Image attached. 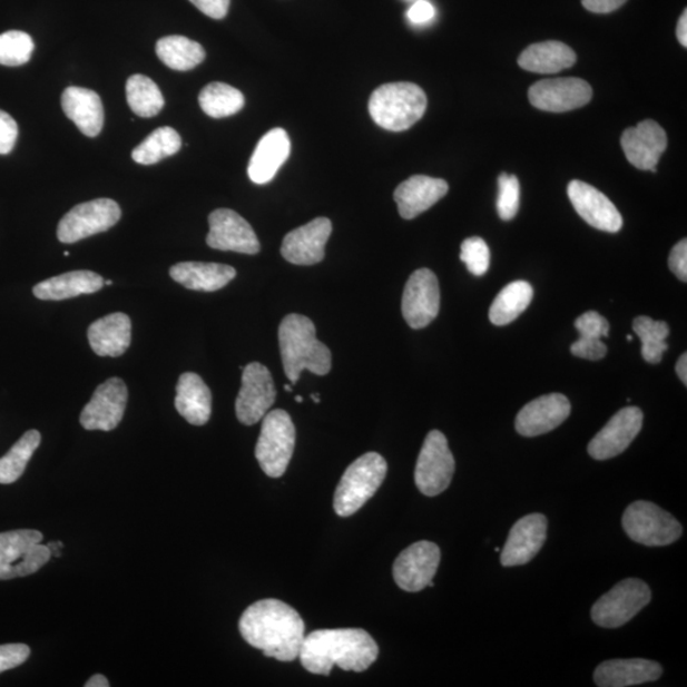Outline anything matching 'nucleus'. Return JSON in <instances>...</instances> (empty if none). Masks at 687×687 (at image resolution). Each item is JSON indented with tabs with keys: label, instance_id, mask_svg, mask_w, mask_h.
Listing matches in <instances>:
<instances>
[{
	"label": "nucleus",
	"instance_id": "obj_26",
	"mask_svg": "<svg viewBox=\"0 0 687 687\" xmlns=\"http://www.w3.org/2000/svg\"><path fill=\"white\" fill-rule=\"evenodd\" d=\"M663 666L649 659H610L596 668L593 680L600 687H627L659 679Z\"/></svg>",
	"mask_w": 687,
	"mask_h": 687
},
{
	"label": "nucleus",
	"instance_id": "obj_35",
	"mask_svg": "<svg viewBox=\"0 0 687 687\" xmlns=\"http://www.w3.org/2000/svg\"><path fill=\"white\" fill-rule=\"evenodd\" d=\"M202 110L214 119L228 118L243 110L245 96L235 87L214 82L203 88L199 95Z\"/></svg>",
	"mask_w": 687,
	"mask_h": 687
},
{
	"label": "nucleus",
	"instance_id": "obj_19",
	"mask_svg": "<svg viewBox=\"0 0 687 687\" xmlns=\"http://www.w3.org/2000/svg\"><path fill=\"white\" fill-rule=\"evenodd\" d=\"M333 225L328 218L320 217L307 225L293 229L284 237L281 253L291 264L310 266L324 261L325 247L332 236Z\"/></svg>",
	"mask_w": 687,
	"mask_h": 687
},
{
	"label": "nucleus",
	"instance_id": "obj_40",
	"mask_svg": "<svg viewBox=\"0 0 687 687\" xmlns=\"http://www.w3.org/2000/svg\"><path fill=\"white\" fill-rule=\"evenodd\" d=\"M35 43L29 33L8 31L0 35V66L20 67L31 59Z\"/></svg>",
	"mask_w": 687,
	"mask_h": 687
},
{
	"label": "nucleus",
	"instance_id": "obj_51",
	"mask_svg": "<svg viewBox=\"0 0 687 687\" xmlns=\"http://www.w3.org/2000/svg\"><path fill=\"white\" fill-rule=\"evenodd\" d=\"M677 39H679L680 43L684 48L687 47V12L684 11L680 17L679 23H677Z\"/></svg>",
	"mask_w": 687,
	"mask_h": 687
},
{
	"label": "nucleus",
	"instance_id": "obj_4",
	"mask_svg": "<svg viewBox=\"0 0 687 687\" xmlns=\"http://www.w3.org/2000/svg\"><path fill=\"white\" fill-rule=\"evenodd\" d=\"M426 95L414 84L383 85L371 95L369 110L379 127L390 131H404L423 118Z\"/></svg>",
	"mask_w": 687,
	"mask_h": 687
},
{
	"label": "nucleus",
	"instance_id": "obj_52",
	"mask_svg": "<svg viewBox=\"0 0 687 687\" xmlns=\"http://www.w3.org/2000/svg\"><path fill=\"white\" fill-rule=\"evenodd\" d=\"M676 372L677 374H679L680 380L683 381L684 385L686 386L687 383V355L686 353H684L679 361H677L676 363Z\"/></svg>",
	"mask_w": 687,
	"mask_h": 687
},
{
	"label": "nucleus",
	"instance_id": "obj_45",
	"mask_svg": "<svg viewBox=\"0 0 687 687\" xmlns=\"http://www.w3.org/2000/svg\"><path fill=\"white\" fill-rule=\"evenodd\" d=\"M570 352L578 359L588 361H600L605 359L608 353V346L602 341H593V338L579 337L572 346Z\"/></svg>",
	"mask_w": 687,
	"mask_h": 687
},
{
	"label": "nucleus",
	"instance_id": "obj_13",
	"mask_svg": "<svg viewBox=\"0 0 687 687\" xmlns=\"http://www.w3.org/2000/svg\"><path fill=\"white\" fill-rule=\"evenodd\" d=\"M403 316L408 325L419 330L431 325L441 308L440 283L430 269H419L410 276L403 294Z\"/></svg>",
	"mask_w": 687,
	"mask_h": 687
},
{
	"label": "nucleus",
	"instance_id": "obj_10",
	"mask_svg": "<svg viewBox=\"0 0 687 687\" xmlns=\"http://www.w3.org/2000/svg\"><path fill=\"white\" fill-rule=\"evenodd\" d=\"M454 469L457 463L445 435L440 431L428 433L415 467L418 489L426 497L440 495L450 487Z\"/></svg>",
	"mask_w": 687,
	"mask_h": 687
},
{
	"label": "nucleus",
	"instance_id": "obj_38",
	"mask_svg": "<svg viewBox=\"0 0 687 687\" xmlns=\"http://www.w3.org/2000/svg\"><path fill=\"white\" fill-rule=\"evenodd\" d=\"M41 443V434L38 431L26 432L20 441L0 459V484H12L20 479L26 470L27 463L32 458Z\"/></svg>",
	"mask_w": 687,
	"mask_h": 687
},
{
	"label": "nucleus",
	"instance_id": "obj_59",
	"mask_svg": "<svg viewBox=\"0 0 687 687\" xmlns=\"http://www.w3.org/2000/svg\"><path fill=\"white\" fill-rule=\"evenodd\" d=\"M627 338H628V342L632 341V336L631 335H628Z\"/></svg>",
	"mask_w": 687,
	"mask_h": 687
},
{
	"label": "nucleus",
	"instance_id": "obj_27",
	"mask_svg": "<svg viewBox=\"0 0 687 687\" xmlns=\"http://www.w3.org/2000/svg\"><path fill=\"white\" fill-rule=\"evenodd\" d=\"M62 111L89 138L97 137L104 128L105 112L100 96L92 89L68 87L61 96Z\"/></svg>",
	"mask_w": 687,
	"mask_h": 687
},
{
	"label": "nucleus",
	"instance_id": "obj_23",
	"mask_svg": "<svg viewBox=\"0 0 687 687\" xmlns=\"http://www.w3.org/2000/svg\"><path fill=\"white\" fill-rule=\"evenodd\" d=\"M572 412L569 400L561 394L534 399L516 418V431L523 436H538L554 431Z\"/></svg>",
	"mask_w": 687,
	"mask_h": 687
},
{
	"label": "nucleus",
	"instance_id": "obj_15",
	"mask_svg": "<svg viewBox=\"0 0 687 687\" xmlns=\"http://www.w3.org/2000/svg\"><path fill=\"white\" fill-rule=\"evenodd\" d=\"M441 563V550L431 541H419L395 560L394 579L401 590L421 592L433 581Z\"/></svg>",
	"mask_w": 687,
	"mask_h": 687
},
{
	"label": "nucleus",
	"instance_id": "obj_42",
	"mask_svg": "<svg viewBox=\"0 0 687 687\" xmlns=\"http://www.w3.org/2000/svg\"><path fill=\"white\" fill-rule=\"evenodd\" d=\"M460 258L475 276L484 275L490 267V249L483 238L470 237L461 245Z\"/></svg>",
	"mask_w": 687,
	"mask_h": 687
},
{
	"label": "nucleus",
	"instance_id": "obj_36",
	"mask_svg": "<svg viewBox=\"0 0 687 687\" xmlns=\"http://www.w3.org/2000/svg\"><path fill=\"white\" fill-rule=\"evenodd\" d=\"M181 149V137L174 128L163 127L134 148L131 157L139 165L150 166L166 157L174 156Z\"/></svg>",
	"mask_w": 687,
	"mask_h": 687
},
{
	"label": "nucleus",
	"instance_id": "obj_12",
	"mask_svg": "<svg viewBox=\"0 0 687 687\" xmlns=\"http://www.w3.org/2000/svg\"><path fill=\"white\" fill-rule=\"evenodd\" d=\"M276 399L272 373L262 363H249L244 369L243 386L236 400V415L241 423L254 425L269 412Z\"/></svg>",
	"mask_w": 687,
	"mask_h": 687
},
{
	"label": "nucleus",
	"instance_id": "obj_20",
	"mask_svg": "<svg viewBox=\"0 0 687 687\" xmlns=\"http://www.w3.org/2000/svg\"><path fill=\"white\" fill-rule=\"evenodd\" d=\"M568 196L579 216L593 228L610 234H617L622 228L624 222L618 208L608 196L590 184L570 181Z\"/></svg>",
	"mask_w": 687,
	"mask_h": 687
},
{
	"label": "nucleus",
	"instance_id": "obj_39",
	"mask_svg": "<svg viewBox=\"0 0 687 687\" xmlns=\"http://www.w3.org/2000/svg\"><path fill=\"white\" fill-rule=\"evenodd\" d=\"M632 328L641 341V355H644L645 361L650 364L661 362L668 350L666 338L670 334V327L665 321L640 316L632 323Z\"/></svg>",
	"mask_w": 687,
	"mask_h": 687
},
{
	"label": "nucleus",
	"instance_id": "obj_6",
	"mask_svg": "<svg viewBox=\"0 0 687 687\" xmlns=\"http://www.w3.org/2000/svg\"><path fill=\"white\" fill-rule=\"evenodd\" d=\"M296 445V426L285 410L276 409L263 418L255 457L267 477L278 479L287 471Z\"/></svg>",
	"mask_w": 687,
	"mask_h": 687
},
{
	"label": "nucleus",
	"instance_id": "obj_54",
	"mask_svg": "<svg viewBox=\"0 0 687 687\" xmlns=\"http://www.w3.org/2000/svg\"><path fill=\"white\" fill-rule=\"evenodd\" d=\"M47 547L50 550L51 557H56V558H60L62 549H65V546H62V542L60 541L49 542Z\"/></svg>",
	"mask_w": 687,
	"mask_h": 687
},
{
	"label": "nucleus",
	"instance_id": "obj_50",
	"mask_svg": "<svg viewBox=\"0 0 687 687\" xmlns=\"http://www.w3.org/2000/svg\"><path fill=\"white\" fill-rule=\"evenodd\" d=\"M627 2L628 0H582L587 11L593 13H611Z\"/></svg>",
	"mask_w": 687,
	"mask_h": 687
},
{
	"label": "nucleus",
	"instance_id": "obj_55",
	"mask_svg": "<svg viewBox=\"0 0 687 687\" xmlns=\"http://www.w3.org/2000/svg\"><path fill=\"white\" fill-rule=\"evenodd\" d=\"M311 399L314 400L316 404L320 403L318 394L311 395Z\"/></svg>",
	"mask_w": 687,
	"mask_h": 687
},
{
	"label": "nucleus",
	"instance_id": "obj_46",
	"mask_svg": "<svg viewBox=\"0 0 687 687\" xmlns=\"http://www.w3.org/2000/svg\"><path fill=\"white\" fill-rule=\"evenodd\" d=\"M18 137V125L11 115L0 110V155L11 154Z\"/></svg>",
	"mask_w": 687,
	"mask_h": 687
},
{
	"label": "nucleus",
	"instance_id": "obj_58",
	"mask_svg": "<svg viewBox=\"0 0 687 687\" xmlns=\"http://www.w3.org/2000/svg\"><path fill=\"white\" fill-rule=\"evenodd\" d=\"M296 401H297V403H302L303 398L302 396H296Z\"/></svg>",
	"mask_w": 687,
	"mask_h": 687
},
{
	"label": "nucleus",
	"instance_id": "obj_2",
	"mask_svg": "<svg viewBox=\"0 0 687 687\" xmlns=\"http://www.w3.org/2000/svg\"><path fill=\"white\" fill-rule=\"evenodd\" d=\"M379 654L376 640L363 629H323L305 637L298 658L308 673L328 676L334 666L344 671L369 670Z\"/></svg>",
	"mask_w": 687,
	"mask_h": 687
},
{
	"label": "nucleus",
	"instance_id": "obj_60",
	"mask_svg": "<svg viewBox=\"0 0 687 687\" xmlns=\"http://www.w3.org/2000/svg\"><path fill=\"white\" fill-rule=\"evenodd\" d=\"M70 254L68 252L65 253V256L68 257Z\"/></svg>",
	"mask_w": 687,
	"mask_h": 687
},
{
	"label": "nucleus",
	"instance_id": "obj_9",
	"mask_svg": "<svg viewBox=\"0 0 687 687\" xmlns=\"http://www.w3.org/2000/svg\"><path fill=\"white\" fill-rule=\"evenodd\" d=\"M652 599L650 588L637 578L624 579L595 602L591 618L596 626L617 629L644 610Z\"/></svg>",
	"mask_w": 687,
	"mask_h": 687
},
{
	"label": "nucleus",
	"instance_id": "obj_7",
	"mask_svg": "<svg viewBox=\"0 0 687 687\" xmlns=\"http://www.w3.org/2000/svg\"><path fill=\"white\" fill-rule=\"evenodd\" d=\"M42 540V533L36 530L0 533V581L31 576L47 566L51 554Z\"/></svg>",
	"mask_w": 687,
	"mask_h": 687
},
{
	"label": "nucleus",
	"instance_id": "obj_48",
	"mask_svg": "<svg viewBox=\"0 0 687 687\" xmlns=\"http://www.w3.org/2000/svg\"><path fill=\"white\" fill-rule=\"evenodd\" d=\"M205 16L213 20H222L228 13L230 0H190Z\"/></svg>",
	"mask_w": 687,
	"mask_h": 687
},
{
	"label": "nucleus",
	"instance_id": "obj_17",
	"mask_svg": "<svg viewBox=\"0 0 687 687\" xmlns=\"http://www.w3.org/2000/svg\"><path fill=\"white\" fill-rule=\"evenodd\" d=\"M644 426V413L636 406L624 408L588 444V453L597 461L610 460L626 451Z\"/></svg>",
	"mask_w": 687,
	"mask_h": 687
},
{
	"label": "nucleus",
	"instance_id": "obj_1",
	"mask_svg": "<svg viewBox=\"0 0 687 687\" xmlns=\"http://www.w3.org/2000/svg\"><path fill=\"white\" fill-rule=\"evenodd\" d=\"M238 627L249 646L281 663L296 661L306 637L301 615L292 606L274 599L249 606Z\"/></svg>",
	"mask_w": 687,
	"mask_h": 687
},
{
	"label": "nucleus",
	"instance_id": "obj_8",
	"mask_svg": "<svg viewBox=\"0 0 687 687\" xmlns=\"http://www.w3.org/2000/svg\"><path fill=\"white\" fill-rule=\"evenodd\" d=\"M622 528L628 537L641 546L667 547L679 540L683 526L675 517L655 503L638 501L627 508Z\"/></svg>",
	"mask_w": 687,
	"mask_h": 687
},
{
	"label": "nucleus",
	"instance_id": "obj_29",
	"mask_svg": "<svg viewBox=\"0 0 687 687\" xmlns=\"http://www.w3.org/2000/svg\"><path fill=\"white\" fill-rule=\"evenodd\" d=\"M87 335L97 355L120 356L129 350L131 343L130 317L121 312L105 316L89 326Z\"/></svg>",
	"mask_w": 687,
	"mask_h": 687
},
{
	"label": "nucleus",
	"instance_id": "obj_41",
	"mask_svg": "<svg viewBox=\"0 0 687 687\" xmlns=\"http://www.w3.org/2000/svg\"><path fill=\"white\" fill-rule=\"evenodd\" d=\"M499 194L497 209L499 217L511 220L520 209L521 187L514 175L502 174L498 178Z\"/></svg>",
	"mask_w": 687,
	"mask_h": 687
},
{
	"label": "nucleus",
	"instance_id": "obj_33",
	"mask_svg": "<svg viewBox=\"0 0 687 687\" xmlns=\"http://www.w3.org/2000/svg\"><path fill=\"white\" fill-rule=\"evenodd\" d=\"M533 298L532 285L524 281L510 283L501 292L489 310V320L495 326H506L519 318L528 310Z\"/></svg>",
	"mask_w": 687,
	"mask_h": 687
},
{
	"label": "nucleus",
	"instance_id": "obj_43",
	"mask_svg": "<svg viewBox=\"0 0 687 687\" xmlns=\"http://www.w3.org/2000/svg\"><path fill=\"white\" fill-rule=\"evenodd\" d=\"M575 326L578 330L579 337L593 338V341H602V337H608L610 333L609 321L596 311H588L579 316Z\"/></svg>",
	"mask_w": 687,
	"mask_h": 687
},
{
	"label": "nucleus",
	"instance_id": "obj_22",
	"mask_svg": "<svg viewBox=\"0 0 687 687\" xmlns=\"http://www.w3.org/2000/svg\"><path fill=\"white\" fill-rule=\"evenodd\" d=\"M621 147L632 166L657 173L659 158L667 148V134L658 122L645 120L624 131Z\"/></svg>",
	"mask_w": 687,
	"mask_h": 687
},
{
	"label": "nucleus",
	"instance_id": "obj_56",
	"mask_svg": "<svg viewBox=\"0 0 687 687\" xmlns=\"http://www.w3.org/2000/svg\"><path fill=\"white\" fill-rule=\"evenodd\" d=\"M284 390L291 392L293 389L289 385H285Z\"/></svg>",
	"mask_w": 687,
	"mask_h": 687
},
{
	"label": "nucleus",
	"instance_id": "obj_14",
	"mask_svg": "<svg viewBox=\"0 0 687 687\" xmlns=\"http://www.w3.org/2000/svg\"><path fill=\"white\" fill-rule=\"evenodd\" d=\"M128 404V387L121 379L107 380L94 392L80 413L79 422L87 431L110 432L118 426Z\"/></svg>",
	"mask_w": 687,
	"mask_h": 687
},
{
	"label": "nucleus",
	"instance_id": "obj_3",
	"mask_svg": "<svg viewBox=\"0 0 687 687\" xmlns=\"http://www.w3.org/2000/svg\"><path fill=\"white\" fill-rule=\"evenodd\" d=\"M279 346L285 376L296 383L303 371L326 376L332 370V352L316 337V327L302 315L284 317L279 326Z\"/></svg>",
	"mask_w": 687,
	"mask_h": 687
},
{
	"label": "nucleus",
	"instance_id": "obj_49",
	"mask_svg": "<svg viewBox=\"0 0 687 687\" xmlns=\"http://www.w3.org/2000/svg\"><path fill=\"white\" fill-rule=\"evenodd\" d=\"M435 16V9L426 0H419L408 11V18L415 24H422L433 20Z\"/></svg>",
	"mask_w": 687,
	"mask_h": 687
},
{
	"label": "nucleus",
	"instance_id": "obj_30",
	"mask_svg": "<svg viewBox=\"0 0 687 687\" xmlns=\"http://www.w3.org/2000/svg\"><path fill=\"white\" fill-rule=\"evenodd\" d=\"M236 269L217 263L186 262L169 269L171 278L192 291L216 292L236 278Z\"/></svg>",
	"mask_w": 687,
	"mask_h": 687
},
{
	"label": "nucleus",
	"instance_id": "obj_11",
	"mask_svg": "<svg viewBox=\"0 0 687 687\" xmlns=\"http://www.w3.org/2000/svg\"><path fill=\"white\" fill-rule=\"evenodd\" d=\"M121 218L119 204L111 199H96L78 204L61 218L58 238L62 244H75L112 228Z\"/></svg>",
	"mask_w": 687,
	"mask_h": 687
},
{
	"label": "nucleus",
	"instance_id": "obj_5",
	"mask_svg": "<svg viewBox=\"0 0 687 687\" xmlns=\"http://www.w3.org/2000/svg\"><path fill=\"white\" fill-rule=\"evenodd\" d=\"M387 475V462L380 453L369 452L356 459L336 488L334 510L337 516L350 517L377 493Z\"/></svg>",
	"mask_w": 687,
	"mask_h": 687
},
{
	"label": "nucleus",
	"instance_id": "obj_21",
	"mask_svg": "<svg viewBox=\"0 0 687 687\" xmlns=\"http://www.w3.org/2000/svg\"><path fill=\"white\" fill-rule=\"evenodd\" d=\"M548 520L541 513H532L517 521L501 554L503 567L530 563L547 541Z\"/></svg>",
	"mask_w": 687,
	"mask_h": 687
},
{
	"label": "nucleus",
	"instance_id": "obj_32",
	"mask_svg": "<svg viewBox=\"0 0 687 687\" xmlns=\"http://www.w3.org/2000/svg\"><path fill=\"white\" fill-rule=\"evenodd\" d=\"M576 52L559 41L533 43L519 58L522 69L540 75H556L575 66Z\"/></svg>",
	"mask_w": 687,
	"mask_h": 687
},
{
	"label": "nucleus",
	"instance_id": "obj_25",
	"mask_svg": "<svg viewBox=\"0 0 687 687\" xmlns=\"http://www.w3.org/2000/svg\"><path fill=\"white\" fill-rule=\"evenodd\" d=\"M291 155L288 133L276 128L266 133L258 141L248 164V177L254 184L271 183Z\"/></svg>",
	"mask_w": 687,
	"mask_h": 687
},
{
	"label": "nucleus",
	"instance_id": "obj_47",
	"mask_svg": "<svg viewBox=\"0 0 687 687\" xmlns=\"http://www.w3.org/2000/svg\"><path fill=\"white\" fill-rule=\"evenodd\" d=\"M668 266L671 272L683 281L687 282V241L683 239L673 249L668 257Z\"/></svg>",
	"mask_w": 687,
	"mask_h": 687
},
{
	"label": "nucleus",
	"instance_id": "obj_18",
	"mask_svg": "<svg viewBox=\"0 0 687 687\" xmlns=\"http://www.w3.org/2000/svg\"><path fill=\"white\" fill-rule=\"evenodd\" d=\"M207 244L220 252L246 255L261 253V243L249 223L230 209H217L209 216Z\"/></svg>",
	"mask_w": 687,
	"mask_h": 687
},
{
	"label": "nucleus",
	"instance_id": "obj_57",
	"mask_svg": "<svg viewBox=\"0 0 687 687\" xmlns=\"http://www.w3.org/2000/svg\"><path fill=\"white\" fill-rule=\"evenodd\" d=\"M112 284H114V282H112V281H106V282H105V285H109V287H110V285H112Z\"/></svg>",
	"mask_w": 687,
	"mask_h": 687
},
{
	"label": "nucleus",
	"instance_id": "obj_31",
	"mask_svg": "<svg viewBox=\"0 0 687 687\" xmlns=\"http://www.w3.org/2000/svg\"><path fill=\"white\" fill-rule=\"evenodd\" d=\"M101 275L89 271L65 273L35 285L36 298L42 301H62L92 294L104 288Z\"/></svg>",
	"mask_w": 687,
	"mask_h": 687
},
{
	"label": "nucleus",
	"instance_id": "obj_53",
	"mask_svg": "<svg viewBox=\"0 0 687 687\" xmlns=\"http://www.w3.org/2000/svg\"><path fill=\"white\" fill-rule=\"evenodd\" d=\"M86 687H109L110 683L104 675L97 674L91 677L86 684Z\"/></svg>",
	"mask_w": 687,
	"mask_h": 687
},
{
	"label": "nucleus",
	"instance_id": "obj_37",
	"mask_svg": "<svg viewBox=\"0 0 687 687\" xmlns=\"http://www.w3.org/2000/svg\"><path fill=\"white\" fill-rule=\"evenodd\" d=\"M127 101L131 111L140 118H154L165 106V98L158 86L141 75H134L128 79Z\"/></svg>",
	"mask_w": 687,
	"mask_h": 687
},
{
	"label": "nucleus",
	"instance_id": "obj_28",
	"mask_svg": "<svg viewBox=\"0 0 687 687\" xmlns=\"http://www.w3.org/2000/svg\"><path fill=\"white\" fill-rule=\"evenodd\" d=\"M175 408L187 423L205 425L212 415V392L199 374L186 372L178 379Z\"/></svg>",
	"mask_w": 687,
	"mask_h": 687
},
{
	"label": "nucleus",
	"instance_id": "obj_24",
	"mask_svg": "<svg viewBox=\"0 0 687 687\" xmlns=\"http://www.w3.org/2000/svg\"><path fill=\"white\" fill-rule=\"evenodd\" d=\"M449 184L442 178L416 175L400 184L394 198L400 216L404 219H414L432 208L449 193Z\"/></svg>",
	"mask_w": 687,
	"mask_h": 687
},
{
	"label": "nucleus",
	"instance_id": "obj_44",
	"mask_svg": "<svg viewBox=\"0 0 687 687\" xmlns=\"http://www.w3.org/2000/svg\"><path fill=\"white\" fill-rule=\"evenodd\" d=\"M31 655V649L26 645L0 646V674L23 665Z\"/></svg>",
	"mask_w": 687,
	"mask_h": 687
},
{
	"label": "nucleus",
	"instance_id": "obj_34",
	"mask_svg": "<svg viewBox=\"0 0 687 687\" xmlns=\"http://www.w3.org/2000/svg\"><path fill=\"white\" fill-rule=\"evenodd\" d=\"M156 52L165 66L180 71L192 70L205 59V50L199 42L178 35L158 40Z\"/></svg>",
	"mask_w": 687,
	"mask_h": 687
},
{
	"label": "nucleus",
	"instance_id": "obj_16",
	"mask_svg": "<svg viewBox=\"0 0 687 687\" xmlns=\"http://www.w3.org/2000/svg\"><path fill=\"white\" fill-rule=\"evenodd\" d=\"M592 95V87L581 78H556L534 84L529 100L542 111L567 112L590 102Z\"/></svg>",
	"mask_w": 687,
	"mask_h": 687
}]
</instances>
